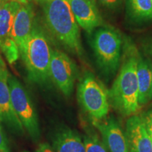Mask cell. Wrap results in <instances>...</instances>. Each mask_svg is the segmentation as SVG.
Wrapping results in <instances>:
<instances>
[{"instance_id": "484cf974", "label": "cell", "mask_w": 152, "mask_h": 152, "mask_svg": "<svg viewBox=\"0 0 152 152\" xmlns=\"http://www.w3.org/2000/svg\"><path fill=\"white\" fill-rule=\"evenodd\" d=\"M7 2V0H0V8H1V7H2L4 4Z\"/></svg>"}, {"instance_id": "9c48e42d", "label": "cell", "mask_w": 152, "mask_h": 152, "mask_svg": "<svg viewBox=\"0 0 152 152\" xmlns=\"http://www.w3.org/2000/svg\"><path fill=\"white\" fill-rule=\"evenodd\" d=\"M77 24L91 34L103 25V19L96 0H68Z\"/></svg>"}, {"instance_id": "30bf717a", "label": "cell", "mask_w": 152, "mask_h": 152, "mask_svg": "<svg viewBox=\"0 0 152 152\" xmlns=\"http://www.w3.org/2000/svg\"><path fill=\"white\" fill-rule=\"evenodd\" d=\"M9 75L8 72L0 74V121L13 133L23 135L25 132L24 127L17 116L11 102Z\"/></svg>"}, {"instance_id": "5bb4252c", "label": "cell", "mask_w": 152, "mask_h": 152, "mask_svg": "<svg viewBox=\"0 0 152 152\" xmlns=\"http://www.w3.org/2000/svg\"><path fill=\"white\" fill-rule=\"evenodd\" d=\"M137 74L139 98L140 107L146 105L152 99V63L149 59L139 55L137 60Z\"/></svg>"}, {"instance_id": "4fadbf2b", "label": "cell", "mask_w": 152, "mask_h": 152, "mask_svg": "<svg viewBox=\"0 0 152 152\" xmlns=\"http://www.w3.org/2000/svg\"><path fill=\"white\" fill-rule=\"evenodd\" d=\"M52 148L54 152H86L81 137L68 128L56 131L52 138Z\"/></svg>"}, {"instance_id": "603a6c76", "label": "cell", "mask_w": 152, "mask_h": 152, "mask_svg": "<svg viewBox=\"0 0 152 152\" xmlns=\"http://www.w3.org/2000/svg\"><path fill=\"white\" fill-rule=\"evenodd\" d=\"M8 72L7 69V67H6V64L4 61L3 58H1V55H0V74L7 73Z\"/></svg>"}, {"instance_id": "4316f807", "label": "cell", "mask_w": 152, "mask_h": 152, "mask_svg": "<svg viewBox=\"0 0 152 152\" xmlns=\"http://www.w3.org/2000/svg\"><path fill=\"white\" fill-rule=\"evenodd\" d=\"M37 1H38V2H39L40 4H42L45 3V2H47V1H51V0H37Z\"/></svg>"}, {"instance_id": "ba28073f", "label": "cell", "mask_w": 152, "mask_h": 152, "mask_svg": "<svg viewBox=\"0 0 152 152\" xmlns=\"http://www.w3.org/2000/svg\"><path fill=\"white\" fill-rule=\"evenodd\" d=\"M92 123L99 131L103 143L109 152H130L125 134L114 118L92 120Z\"/></svg>"}, {"instance_id": "44dd1931", "label": "cell", "mask_w": 152, "mask_h": 152, "mask_svg": "<svg viewBox=\"0 0 152 152\" xmlns=\"http://www.w3.org/2000/svg\"><path fill=\"white\" fill-rule=\"evenodd\" d=\"M0 151L9 152L8 147V140L6 137L4 132L3 131V128L0 124Z\"/></svg>"}, {"instance_id": "277c9868", "label": "cell", "mask_w": 152, "mask_h": 152, "mask_svg": "<svg viewBox=\"0 0 152 152\" xmlns=\"http://www.w3.org/2000/svg\"><path fill=\"white\" fill-rule=\"evenodd\" d=\"M123 39L117 30L104 26L99 28L92 36L91 46L99 68L104 75H115L121 62Z\"/></svg>"}, {"instance_id": "d6986e66", "label": "cell", "mask_w": 152, "mask_h": 152, "mask_svg": "<svg viewBox=\"0 0 152 152\" xmlns=\"http://www.w3.org/2000/svg\"><path fill=\"white\" fill-rule=\"evenodd\" d=\"M141 118L152 141V109L145 112L142 115Z\"/></svg>"}, {"instance_id": "52a82bcc", "label": "cell", "mask_w": 152, "mask_h": 152, "mask_svg": "<svg viewBox=\"0 0 152 152\" xmlns=\"http://www.w3.org/2000/svg\"><path fill=\"white\" fill-rule=\"evenodd\" d=\"M49 74L61 92L66 96H71L77 76V68L73 61L64 52L52 50Z\"/></svg>"}, {"instance_id": "cb8c5ba5", "label": "cell", "mask_w": 152, "mask_h": 152, "mask_svg": "<svg viewBox=\"0 0 152 152\" xmlns=\"http://www.w3.org/2000/svg\"><path fill=\"white\" fill-rule=\"evenodd\" d=\"M144 49L152 57V41L144 45Z\"/></svg>"}, {"instance_id": "f546056e", "label": "cell", "mask_w": 152, "mask_h": 152, "mask_svg": "<svg viewBox=\"0 0 152 152\" xmlns=\"http://www.w3.org/2000/svg\"><path fill=\"white\" fill-rule=\"evenodd\" d=\"M151 93H152V89H151Z\"/></svg>"}, {"instance_id": "9a60e30c", "label": "cell", "mask_w": 152, "mask_h": 152, "mask_svg": "<svg viewBox=\"0 0 152 152\" xmlns=\"http://www.w3.org/2000/svg\"><path fill=\"white\" fill-rule=\"evenodd\" d=\"M20 5L14 1H7L0 8V47L11 38L13 23Z\"/></svg>"}, {"instance_id": "ac0fdd59", "label": "cell", "mask_w": 152, "mask_h": 152, "mask_svg": "<svg viewBox=\"0 0 152 152\" xmlns=\"http://www.w3.org/2000/svg\"><path fill=\"white\" fill-rule=\"evenodd\" d=\"M0 50L3 52L6 58L10 64H14L20 56L18 47L12 38L6 41L0 47Z\"/></svg>"}, {"instance_id": "8fae6325", "label": "cell", "mask_w": 152, "mask_h": 152, "mask_svg": "<svg viewBox=\"0 0 152 152\" xmlns=\"http://www.w3.org/2000/svg\"><path fill=\"white\" fill-rule=\"evenodd\" d=\"M130 152H152V141L141 117L132 115L125 125Z\"/></svg>"}, {"instance_id": "ffe728a7", "label": "cell", "mask_w": 152, "mask_h": 152, "mask_svg": "<svg viewBox=\"0 0 152 152\" xmlns=\"http://www.w3.org/2000/svg\"><path fill=\"white\" fill-rule=\"evenodd\" d=\"M123 0H96L99 4L109 9H115L120 7Z\"/></svg>"}, {"instance_id": "f1b7e54d", "label": "cell", "mask_w": 152, "mask_h": 152, "mask_svg": "<svg viewBox=\"0 0 152 152\" xmlns=\"http://www.w3.org/2000/svg\"><path fill=\"white\" fill-rule=\"evenodd\" d=\"M23 152H28V151H23Z\"/></svg>"}, {"instance_id": "d4e9b609", "label": "cell", "mask_w": 152, "mask_h": 152, "mask_svg": "<svg viewBox=\"0 0 152 152\" xmlns=\"http://www.w3.org/2000/svg\"><path fill=\"white\" fill-rule=\"evenodd\" d=\"M7 1H14V2H17L20 4H27L31 2L33 0H7Z\"/></svg>"}, {"instance_id": "2e32d148", "label": "cell", "mask_w": 152, "mask_h": 152, "mask_svg": "<svg viewBox=\"0 0 152 152\" xmlns=\"http://www.w3.org/2000/svg\"><path fill=\"white\" fill-rule=\"evenodd\" d=\"M126 7L128 16L134 21L152 20L151 0H127Z\"/></svg>"}, {"instance_id": "83f0119b", "label": "cell", "mask_w": 152, "mask_h": 152, "mask_svg": "<svg viewBox=\"0 0 152 152\" xmlns=\"http://www.w3.org/2000/svg\"><path fill=\"white\" fill-rule=\"evenodd\" d=\"M0 152H7V151H0Z\"/></svg>"}, {"instance_id": "5b68a950", "label": "cell", "mask_w": 152, "mask_h": 152, "mask_svg": "<svg viewBox=\"0 0 152 152\" xmlns=\"http://www.w3.org/2000/svg\"><path fill=\"white\" fill-rule=\"evenodd\" d=\"M77 96L82 109L92 120L104 119L109 113V92L91 72L85 73L80 80Z\"/></svg>"}, {"instance_id": "7402d4cb", "label": "cell", "mask_w": 152, "mask_h": 152, "mask_svg": "<svg viewBox=\"0 0 152 152\" xmlns=\"http://www.w3.org/2000/svg\"><path fill=\"white\" fill-rule=\"evenodd\" d=\"M36 152H54L52 147L47 143H42L39 145Z\"/></svg>"}, {"instance_id": "7c38bea8", "label": "cell", "mask_w": 152, "mask_h": 152, "mask_svg": "<svg viewBox=\"0 0 152 152\" xmlns=\"http://www.w3.org/2000/svg\"><path fill=\"white\" fill-rule=\"evenodd\" d=\"M35 24V13L31 4L20 5L11 32V37L18 47L19 52L30 37Z\"/></svg>"}, {"instance_id": "e0dca14e", "label": "cell", "mask_w": 152, "mask_h": 152, "mask_svg": "<svg viewBox=\"0 0 152 152\" xmlns=\"http://www.w3.org/2000/svg\"><path fill=\"white\" fill-rule=\"evenodd\" d=\"M86 152H107V149L96 134L87 132L84 137Z\"/></svg>"}, {"instance_id": "8992f818", "label": "cell", "mask_w": 152, "mask_h": 152, "mask_svg": "<svg viewBox=\"0 0 152 152\" xmlns=\"http://www.w3.org/2000/svg\"><path fill=\"white\" fill-rule=\"evenodd\" d=\"M8 84L11 102L17 116L33 141L38 142L41 133L37 111L33 101L27 90L15 76L9 75Z\"/></svg>"}, {"instance_id": "7a4b0ae2", "label": "cell", "mask_w": 152, "mask_h": 152, "mask_svg": "<svg viewBox=\"0 0 152 152\" xmlns=\"http://www.w3.org/2000/svg\"><path fill=\"white\" fill-rule=\"evenodd\" d=\"M45 25L52 35L67 50L82 56L80 33L68 0H51L42 4Z\"/></svg>"}, {"instance_id": "6da1fadb", "label": "cell", "mask_w": 152, "mask_h": 152, "mask_svg": "<svg viewBox=\"0 0 152 152\" xmlns=\"http://www.w3.org/2000/svg\"><path fill=\"white\" fill-rule=\"evenodd\" d=\"M123 63L119 73L109 92V102L113 108L125 116L138 111L139 88L137 81L138 51L130 41L125 43Z\"/></svg>"}, {"instance_id": "4dcf8cb0", "label": "cell", "mask_w": 152, "mask_h": 152, "mask_svg": "<svg viewBox=\"0 0 152 152\" xmlns=\"http://www.w3.org/2000/svg\"><path fill=\"white\" fill-rule=\"evenodd\" d=\"M151 2H152V0H151Z\"/></svg>"}, {"instance_id": "3957f363", "label": "cell", "mask_w": 152, "mask_h": 152, "mask_svg": "<svg viewBox=\"0 0 152 152\" xmlns=\"http://www.w3.org/2000/svg\"><path fill=\"white\" fill-rule=\"evenodd\" d=\"M52 49L48 38L37 23L24 47L20 50V56L27 69L30 80L39 85H45L50 78L49 66Z\"/></svg>"}]
</instances>
